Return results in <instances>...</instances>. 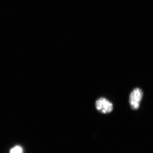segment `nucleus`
<instances>
[{"label": "nucleus", "mask_w": 153, "mask_h": 153, "mask_svg": "<svg viewBox=\"0 0 153 153\" xmlns=\"http://www.w3.org/2000/svg\"><path fill=\"white\" fill-rule=\"evenodd\" d=\"M143 92L140 88H135L131 91L129 96V104L133 110L138 109L140 102L142 99Z\"/></svg>", "instance_id": "nucleus-1"}, {"label": "nucleus", "mask_w": 153, "mask_h": 153, "mask_svg": "<svg viewBox=\"0 0 153 153\" xmlns=\"http://www.w3.org/2000/svg\"><path fill=\"white\" fill-rule=\"evenodd\" d=\"M95 107L99 112L107 114L112 111L113 105L109 100L104 97L99 98L95 102Z\"/></svg>", "instance_id": "nucleus-2"}, {"label": "nucleus", "mask_w": 153, "mask_h": 153, "mask_svg": "<svg viewBox=\"0 0 153 153\" xmlns=\"http://www.w3.org/2000/svg\"><path fill=\"white\" fill-rule=\"evenodd\" d=\"M10 153H23V149L20 146H16L11 149Z\"/></svg>", "instance_id": "nucleus-3"}]
</instances>
